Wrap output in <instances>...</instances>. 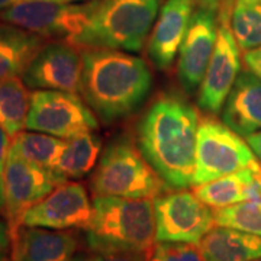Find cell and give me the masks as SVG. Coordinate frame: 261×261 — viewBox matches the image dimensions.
Instances as JSON below:
<instances>
[{"mask_svg":"<svg viewBox=\"0 0 261 261\" xmlns=\"http://www.w3.org/2000/svg\"><path fill=\"white\" fill-rule=\"evenodd\" d=\"M199 116L177 94H160L137 126V145L170 189L193 186Z\"/></svg>","mask_w":261,"mask_h":261,"instance_id":"cell-1","label":"cell"},{"mask_svg":"<svg viewBox=\"0 0 261 261\" xmlns=\"http://www.w3.org/2000/svg\"><path fill=\"white\" fill-rule=\"evenodd\" d=\"M83 75L80 94L105 123L137 112L148 97L152 74L141 57L109 48H80Z\"/></svg>","mask_w":261,"mask_h":261,"instance_id":"cell-2","label":"cell"},{"mask_svg":"<svg viewBox=\"0 0 261 261\" xmlns=\"http://www.w3.org/2000/svg\"><path fill=\"white\" fill-rule=\"evenodd\" d=\"M86 245L94 250L149 251L155 244L154 199L93 196Z\"/></svg>","mask_w":261,"mask_h":261,"instance_id":"cell-3","label":"cell"},{"mask_svg":"<svg viewBox=\"0 0 261 261\" xmlns=\"http://www.w3.org/2000/svg\"><path fill=\"white\" fill-rule=\"evenodd\" d=\"M161 0H97L74 45L138 53L159 16Z\"/></svg>","mask_w":261,"mask_h":261,"instance_id":"cell-4","label":"cell"},{"mask_svg":"<svg viewBox=\"0 0 261 261\" xmlns=\"http://www.w3.org/2000/svg\"><path fill=\"white\" fill-rule=\"evenodd\" d=\"M93 196L155 199L170 190L128 137L111 141L103 149L90 180Z\"/></svg>","mask_w":261,"mask_h":261,"instance_id":"cell-5","label":"cell"},{"mask_svg":"<svg viewBox=\"0 0 261 261\" xmlns=\"http://www.w3.org/2000/svg\"><path fill=\"white\" fill-rule=\"evenodd\" d=\"M97 0L87 3H60L49 0H22L0 13V20L31 31L45 39L74 45L93 13Z\"/></svg>","mask_w":261,"mask_h":261,"instance_id":"cell-6","label":"cell"},{"mask_svg":"<svg viewBox=\"0 0 261 261\" xmlns=\"http://www.w3.org/2000/svg\"><path fill=\"white\" fill-rule=\"evenodd\" d=\"M257 163L260 161L255 159L247 141L224 122L214 119L199 122L193 187L252 167Z\"/></svg>","mask_w":261,"mask_h":261,"instance_id":"cell-7","label":"cell"},{"mask_svg":"<svg viewBox=\"0 0 261 261\" xmlns=\"http://www.w3.org/2000/svg\"><path fill=\"white\" fill-rule=\"evenodd\" d=\"M25 128L70 140L99 128V118L80 94L61 90L31 92Z\"/></svg>","mask_w":261,"mask_h":261,"instance_id":"cell-8","label":"cell"},{"mask_svg":"<svg viewBox=\"0 0 261 261\" xmlns=\"http://www.w3.org/2000/svg\"><path fill=\"white\" fill-rule=\"evenodd\" d=\"M68 181L56 171L37 166L9 149L5 168V216L10 241L22 228V219L34 205L41 202L58 185Z\"/></svg>","mask_w":261,"mask_h":261,"instance_id":"cell-9","label":"cell"},{"mask_svg":"<svg viewBox=\"0 0 261 261\" xmlns=\"http://www.w3.org/2000/svg\"><path fill=\"white\" fill-rule=\"evenodd\" d=\"M154 207L155 243L199 244L215 226L214 209L186 189L168 190L155 197Z\"/></svg>","mask_w":261,"mask_h":261,"instance_id":"cell-10","label":"cell"},{"mask_svg":"<svg viewBox=\"0 0 261 261\" xmlns=\"http://www.w3.org/2000/svg\"><path fill=\"white\" fill-rule=\"evenodd\" d=\"M233 0L224 3L218 13V37L214 54L199 87L197 106L207 113H219L241 73L240 47L231 28Z\"/></svg>","mask_w":261,"mask_h":261,"instance_id":"cell-11","label":"cell"},{"mask_svg":"<svg viewBox=\"0 0 261 261\" xmlns=\"http://www.w3.org/2000/svg\"><path fill=\"white\" fill-rule=\"evenodd\" d=\"M82 75V49L65 41H47L20 79L34 90H61L80 94Z\"/></svg>","mask_w":261,"mask_h":261,"instance_id":"cell-12","label":"cell"},{"mask_svg":"<svg viewBox=\"0 0 261 261\" xmlns=\"http://www.w3.org/2000/svg\"><path fill=\"white\" fill-rule=\"evenodd\" d=\"M93 216V202L82 183L64 181L34 205L22 219V226L58 231L87 229Z\"/></svg>","mask_w":261,"mask_h":261,"instance_id":"cell-13","label":"cell"},{"mask_svg":"<svg viewBox=\"0 0 261 261\" xmlns=\"http://www.w3.org/2000/svg\"><path fill=\"white\" fill-rule=\"evenodd\" d=\"M219 9L197 2L183 44L178 51L177 74L186 93L199 90L214 54Z\"/></svg>","mask_w":261,"mask_h":261,"instance_id":"cell-14","label":"cell"},{"mask_svg":"<svg viewBox=\"0 0 261 261\" xmlns=\"http://www.w3.org/2000/svg\"><path fill=\"white\" fill-rule=\"evenodd\" d=\"M197 0H166L148 37V57L159 70H168L178 56Z\"/></svg>","mask_w":261,"mask_h":261,"instance_id":"cell-15","label":"cell"},{"mask_svg":"<svg viewBox=\"0 0 261 261\" xmlns=\"http://www.w3.org/2000/svg\"><path fill=\"white\" fill-rule=\"evenodd\" d=\"M10 245L12 261H71L80 241L70 231L22 226Z\"/></svg>","mask_w":261,"mask_h":261,"instance_id":"cell-16","label":"cell"},{"mask_svg":"<svg viewBox=\"0 0 261 261\" xmlns=\"http://www.w3.org/2000/svg\"><path fill=\"white\" fill-rule=\"evenodd\" d=\"M221 119L241 137L261 130V79L241 71L221 109Z\"/></svg>","mask_w":261,"mask_h":261,"instance_id":"cell-17","label":"cell"},{"mask_svg":"<svg viewBox=\"0 0 261 261\" xmlns=\"http://www.w3.org/2000/svg\"><path fill=\"white\" fill-rule=\"evenodd\" d=\"M205 261H251L261 257V235L218 226L197 244Z\"/></svg>","mask_w":261,"mask_h":261,"instance_id":"cell-18","label":"cell"},{"mask_svg":"<svg viewBox=\"0 0 261 261\" xmlns=\"http://www.w3.org/2000/svg\"><path fill=\"white\" fill-rule=\"evenodd\" d=\"M47 39L12 23H0V80L20 77Z\"/></svg>","mask_w":261,"mask_h":261,"instance_id":"cell-19","label":"cell"},{"mask_svg":"<svg viewBox=\"0 0 261 261\" xmlns=\"http://www.w3.org/2000/svg\"><path fill=\"white\" fill-rule=\"evenodd\" d=\"M102 149V140L94 132H86L74 138L65 140V147L56 173L64 180L87 176L97 164Z\"/></svg>","mask_w":261,"mask_h":261,"instance_id":"cell-20","label":"cell"},{"mask_svg":"<svg viewBox=\"0 0 261 261\" xmlns=\"http://www.w3.org/2000/svg\"><path fill=\"white\" fill-rule=\"evenodd\" d=\"M260 163H257L252 167L243 168L235 173L226 174L224 177L215 178L212 181H207L205 185L195 186L196 196L211 206L212 209H219L225 206L235 205L238 202L245 200V192L250 186L254 177V168Z\"/></svg>","mask_w":261,"mask_h":261,"instance_id":"cell-21","label":"cell"},{"mask_svg":"<svg viewBox=\"0 0 261 261\" xmlns=\"http://www.w3.org/2000/svg\"><path fill=\"white\" fill-rule=\"evenodd\" d=\"M64 147L65 140L38 130H20L10 142V148L23 159L53 171H56Z\"/></svg>","mask_w":261,"mask_h":261,"instance_id":"cell-22","label":"cell"},{"mask_svg":"<svg viewBox=\"0 0 261 261\" xmlns=\"http://www.w3.org/2000/svg\"><path fill=\"white\" fill-rule=\"evenodd\" d=\"M31 92L20 77L0 80V126L13 138L25 128Z\"/></svg>","mask_w":261,"mask_h":261,"instance_id":"cell-23","label":"cell"},{"mask_svg":"<svg viewBox=\"0 0 261 261\" xmlns=\"http://www.w3.org/2000/svg\"><path fill=\"white\" fill-rule=\"evenodd\" d=\"M231 28L241 51L261 47V3L235 0Z\"/></svg>","mask_w":261,"mask_h":261,"instance_id":"cell-24","label":"cell"},{"mask_svg":"<svg viewBox=\"0 0 261 261\" xmlns=\"http://www.w3.org/2000/svg\"><path fill=\"white\" fill-rule=\"evenodd\" d=\"M215 225L261 235V200H244L214 209Z\"/></svg>","mask_w":261,"mask_h":261,"instance_id":"cell-25","label":"cell"},{"mask_svg":"<svg viewBox=\"0 0 261 261\" xmlns=\"http://www.w3.org/2000/svg\"><path fill=\"white\" fill-rule=\"evenodd\" d=\"M148 261H205L197 244L160 241L154 244Z\"/></svg>","mask_w":261,"mask_h":261,"instance_id":"cell-26","label":"cell"},{"mask_svg":"<svg viewBox=\"0 0 261 261\" xmlns=\"http://www.w3.org/2000/svg\"><path fill=\"white\" fill-rule=\"evenodd\" d=\"M149 251H116V250H94L87 248L79 251L71 261H148Z\"/></svg>","mask_w":261,"mask_h":261,"instance_id":"cell-27","label":"cell"},{"mask_svg":"<svg viewBox=\"0 0 261 261\" xmlns=\"http://www.w3.org/2000/svg\"><path fill=\"white\" fill-rule=\"evenodd\" d=\"M12 137L0 126V214L5 215V168L9 155Z\"/></svg>","mask_w":261,"mask_h":261,"instance_id":"cell-28","label":"cell"},{"mask_svg":"<svg viewBox=\"0 0 261 261\" xmlns=\"http://www.w3.org/2000/svg\"><path fill=\"white\" fill-rule=\"evenodd\" d=\"M244 63L250 71L261 79V47L244 53Z\"/></svg>","mask_w":261,"mask_h":261,"instance_id":"cell-29","label":"cell"},{"mask_svg":"<svg viewBox=\"0 0 261 261\" xmlns=\"http://www.w3.org/2000/svg\"><path fill=\"white\" fill-rule=\"evenodd\" d=\"M10 243L12 241H10V232L8 222L0 219V255L6 254L8 248L10 247Z\"/></svg>","mask_w":261,"mask_h":261,"instance_id":"cell-30","label":"cell"},{"mask_svg":"<svg viewBox=\"0 0 261 261\" xmlns=\"http://www.w3.org/2000/svg\"><path fill=\"white\" fill-rule=\"evenodd\" d=\"M245 141L250 145V148L252 149L254 155L261 163V130H257V132H254L251 135L245 137Z\"/></svg>","mask_w":261,"mask_h":261,"instance_id":"cell-31","label":"cell"},{"mask_svg":"<svg viewBox=\"0 0 261 261\" xmlns=\"http://www.w3.org/2000/svg\"><path fill=\"white\" fill-rule=\"evenodd\" d=\"M199 3H202V5H207V6H212V8H216V9H219L224 3L226 2H231V0H197Z\"/></svg>","mask_w":261,"mask_h":261,"instance_id":"cell-32","label":"cell"},{"mask_svg":"<svg viewBox=\"0 0 261 261\" xmlns=\"http://www.w3.org/2000/svg\"><path fill=\"white\" fill-rule=\"evenodd\" d=\"M20 2L22 0H0V13L5 12V10H8L12 6H15V5H18Z\"/></svg>","mask_w":261,"mask_h":261,"instance_id":"cell-33","label":"cell"},{"mask_svg":"<svg viewBox=\"0 0 261 261\" xmlns=\"http://www.w3.org/2000/svg\"><path fill=\"white\" fill-rule=\"evenodd\" d=\"M49 2H60V3H73V2H83V0H49Z\"/></svg>","mask_w":261,"mask_h":261,"instance_id":"cell-34","label":"cell"},{"mask_svg":"<svg viewBox=\"0 0 261 261\" xmlns=\"http://www.w3.org/2000/svg\"><path fill=\"white\" fill-rule=\"evenodd\" d=\"M241 2H250V3H261V0H241Z\"/></svg>","mask_w":261,"mask_h":261,"instance_id":"cell-35","label":"cell"},{"mask_svg":"<svg viewBox=\"0 0 261 261\" xmlns=\"http://www.w3.org/2000/svg\"><path fill=\"white\" fill-rule=\"evenodd\" d=\"M0 261H8V258H6V254L0 255Z\"/></svg>","mask_w":261,"mask_h":261,"instance_id":"cell-36","label":"cell"},{"mask_svg":"<svg viewBox=\"0 0 261 261\" xmlns=\"http://www.w3.org/2000/svg\"><path fill=\"white\" fill-rule=\"evenodd\" d=\"M251 261H261V257L260 258H255V260H251Z\"/></svg>","mask_w":261,"mask_h":261,"instance_id":"cell-37","label":"cell"},{"mask_svg":"<svg viewBox=\"0 0 261 261\" xmlns=\"http://www.w3.org/2000/svg\"><path fill=\"white\" fill-rule=\"evenodd\" d=\"M8 261H9V260H8Z\"/></svg>","mask_w":261,"mask_h":261,"instance_id":"cell-38","label":"cell"}]
</instances>
